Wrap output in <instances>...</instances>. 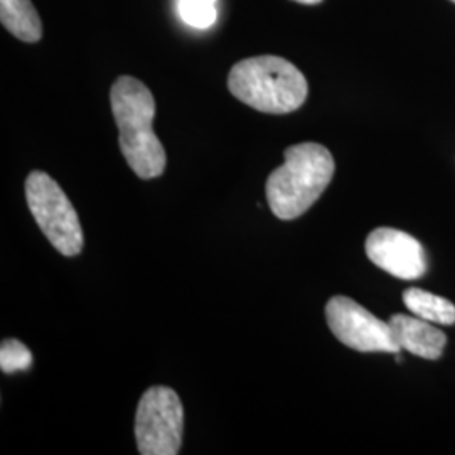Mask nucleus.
I'll return each instance as SVG.
<instances>
[{
	"label": "nucleus",
	"instance_id": "1",
	"mask_svg": "<svg viewBox=\"0 0 455 455\" xmlns=\"http://www.w3.org/2000/svg\"><path fill=\"white\" fill-rule=\"evenodd\" d=\"M118 127V144L132 171L140 180H156L165 169V150L154 132L156 100L146 84L120 76L110 92Z\"/></svg>",
	"mask_w": 455,
	"mask_h": 455
},
{
	"label": "nucleus",
	"instance_id": "2",
	"mask_svg": "<svg viewBox=\"0 0 455 455\" xmlns=\"http://www.w3.org/2000/svg\"><path fill=\"white\" fill-rule=\"evenodd\" d=\"M334 159L321 144L304 142L285 150V163L268 176L267 201L278 220L289 221L309 212L334 176Z\"/></svg>",
	"mask_w": 455,
	"mask_h": 455
},
{
	"label": "nucleus",
	"instance_id": "3",
	"mask_svg": "<svg viewBox=\"0 0 455 455\" xmlns=\"http://www.w3.org/2000/svg\"><path fill=\"white\" fill-rule=\"evenodd\" d=\"M231 95L263 114L285 115L300 108L309 93L306 76L280 56H255L231 68Z\"/></svg>",
	"mask_w": 455,
	"mask_h": 455
},
{
	"label": "nucleus",
	"instance_id": "4",
	"mask_svg": "<svg viewBox=\"0 0 455 455\" xmlns=\"http://www.w3.org/2000/svg\"><path fill=\"white\" fill-rule=\"evenodd\" d=\"M26 199L51 244L65 257H76L83 250L82 225L60 184L46 172L34 171L26 180Z\"/></svg>",
	"mask_w": 455,
	"mask_h": 455
},
{
	"label": "nucleus",
	"instance_id": "5",
	"mask_svg": "<svg viewBox=\"0 0 455 455\" xmlns=\"http://www.w3.org/2000/svg\"><path fill=\"white\" fill-rule=\"evenodd\" d=\"M184 408L178 393L152 387L142 395L135 417V439L142 455L180 454Z\"/></svg>",
	"mask_w": 455,
	"mask_h": 455
},
{
	"label": "nucleus",
	"instance_id": "6",
	"mask_svg": "<svg viewBox=\"0 0 455 455\" xmlns=\"http://www.w3.org/2000/svg\"><path fill=\"white\" fill-rule=\"evenodd\" d=\"M325 319L331 332L359 353L398 355L402 351L390 323L378 319L349 297H332L325 306Z\"/></svg>",
	"mask_w": 455,
	"mask_h": 455
},
{
	"label": "nucleus",
	"instance_id": "7",
	"mask_svg": "<svg viewBox=\"0 0 455 455\" xmlns=\"http://www.w3.org/2000/svg\"><path fill=\"white\" fill-rule=\"evenodd\" d=\"M366 255L376 267L402 280H415L427 272V257L417 238L393 228H378L366 240Z\"/></svg>",
	"mask_w": 455,
	"mask_h": 455
},
{
	"label": "nucleus",
	"instance_id": "8",
	"mask_svg": "<svg viewBox=\"0 0 455 455\" xmlns=\"http://www.w3.org/2000/svg\"><path fill=\"white\" fill-rule=\"evenodd\" d=\"M388 323L402 349L425 359H439L442 356L447 336L434 323L405 314H393Z\"/></svg>",
	"mask_w": 455,
	"mask_h": 455
},
{
	"label": "nucleus",
	"instance_id": "9",
	"mask_svg": "<svg viewBox=\"0 0 455 455\" xmlns=\"http://www.w3.org/2000/svg\"><path fill=\"white\" fill-rule=\"evenodd\" d=\"M0 20L24 43H37L43 37V22L31 0H0Z\"/></svg>",
	"mask_w": 455,
	"mask_h": 455
},
{
	"label": "nucleus",
	"instance_id": "10",
	"mask_svg": "<svg viewBox=\"0 0 455 455\" xmlns=\"http://www.w3.org/2000/svg\"><path fill=\"white\" fill-rule=\"evenodd\" d=\"M403 302L413 315L422 317L428 323L442 325L455 324L454 304L440 295L420 291V289H408L403 293Z\"/></svg>",
	"mask_w": 455,
	"mask_h": 455
},
{
	"label": "nucleus",
	"instance_id": "11",
	"mask_svg": "<svg viewBox=\"0 0 455 455\" xmlns=\"http://www.w3.org/2000/svg\"><path fill=\"white\" fill-rule=\"evenodd\" d=\"M180 20L195 29H208L218 19V0H178Z\"/></svg>",
	"mask_w": 455,
	"mask_h": 455
},
{
	"label": "nucleus",
	"instance_id": "12",
	"mask_svg": "<svg viewBox=\"0 0 455 455\" xmlns=\"http://www.w3.org/2000/svg\"><path fill=\"white\" fill-rule=\"evenodd\" d=\"M31 351L17 339H5L0 346V368L4 373L28 371L33 366Z\"/></svg>",
	"mask_w": 455,
	"mask_h": 455
},
{
	"label": "nucleus",
	"instance_id": "13",
	"mask_svg": "<svg viewBox=\"0 0 455 455\" xmlns=\"http://www.w3.org/2000/svg\"><path fill=\"white\" fill-rule=\"evenodd\" d=\"M293 2H299V4H306V5H315V4H321L323 0H293Z\"/></svg>",
	"mask_w": 455,
	"mask_h": 455
},
{
	"label": "nucleus",
	"instance_id": "14",
	"mask_svg": "<svg viewBox=\"0 0 455 455\" xmlns=\"http://www.w3.org/2000/svg\"><path fill=\"white\" fill-rule=\"evenodd\" d=\"M451 2H454V4H455V0H451Z\"/></svg>",
	"mask_w": 455,
	"mask_h": 455
}]
</instances>
